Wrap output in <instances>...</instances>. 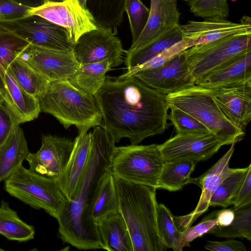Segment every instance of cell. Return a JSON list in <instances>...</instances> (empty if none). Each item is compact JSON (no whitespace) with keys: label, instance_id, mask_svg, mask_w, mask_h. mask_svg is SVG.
<instances>
[{"label":"cell","instance_id":"42","mask_svg":"<svg viewBox=\"0 0 251 251\" xmlns=\"http://www.w3.org/2000/svg\"><path fill=\"white\" fill-rule=\"evenodd\" d=\"M217 226L216 219L207 218L198 225L188 228L182 234V240L184 247H189L190 243L196 238L207 233L208 231Z\"/></svg>","mask_w":251,"mask_h":251},{"label":"cell","instance_id":"19","mask_svg":"<svg viewBox=\"0 0 251 251\" xmlns=\"http://www.w3.org/2000/svg\"><path fill=\"white\" fill-rule=\"evenodd\" d=\"M70 157L58 184L68 201L72 200L86 167L91 149V132H81L74 140Z\"/></svg>","mask_w":251,"mask_h":251},{"label":"cell","instance_id":"37","mask_svg":"<svg viewBox=\"0 0 251 251\" xmlns=\"http://www.w3.org/2000/svg\"><path fill=\"white\" fill-rule=\"evenodd\" d=\"M188 48L187 44L182 40L164 50L145 63L121 75L117 79H124L133 76L137 72L158 68Z\"/></svg>","mask_w":251,"mask_h":251},{"label":"cell","instance_id":"29","mask_svg":"<svg viewBox=\"0 0 251 251\" xmlns=\"http://www.w3.org/2000/svg\"><path fill=\"white\" fill-rule=\"evenodd\" d=\"M31 44L8 31L0 28V97L5 92V75L11 63L20 57Z\"/></svg>","mask_w":251,"mask_h":251},{"label":"cell","instance_id":"11","mask_svg":"<svg viewBox=\"0 0 251 251\" xmlns=\"http://www.w3.org/2000/svg\"><path fill=\"white\" fill-rule=\"evenodd\" d=\"M110 28L98 27L82 34L73 52L80 65L108 61L112 68L120 65L125 51L121 40Z\"/></svg>","mask_w":251,"mask_h":251},{"label":"cell","instance_id":"43","mask_svg":"<svg viewBox=\"0 0 251 251\" xmlns=\"http://www.w3.org/2000/svg\"><path fill=\"white\" fill-rule=\"evenodd\" d=\"M204 248L213 251H246L244 244L238 240L227 239L224 241H208Z\"/></svg>","mask_w":251,"mask_h":251},{"label":"cell","instance_id":"2","mask_svg":"<svg viewBox=\"0 0 251 251\" xmlns=\"http://www.w3.org/2000/svg\"><path fill=\"white\" fill-rule=\"evenodd\" d=\"M91 138L88 162L77 190L57 220L61 240L84 250L102 249L96 222L92 218V209L116 144L106 129L100 126L94 127Z\"/></svg>","mask_w":251,"mask_h":251},{"label":"cell","instance_id":"48","mask_svg":"<svg viewBox=\"0 0 251 251\" xmlns=\"http://www.w3.org/2000/svg\"><path fill=\"white\" fill-rule=\"evenodd\" d=\"M80 4L84 8L87 9L86 3L88 0H78Z\"/></svg>","mask_w":251,"mask_h":251},{"label":"cell","instance_id":"51","mask_svg":"<svg viewBox=\"0 0 251 251\" xmlns=\"http://www.w3.org/2000/svg\"><path fill=\"white\" fill-rule=\"evenodd\" d=\"M4 250L0 248V251H3Z\"/></svg>","mask_w":251,"mask_h":251},{"label":"cell","instance_id":"27","mask_svg":"<svg viewBox=\"0 0 251 251\" xmlns=\"http://www.w3.org/2000/svg\"><path fill=\"white\" fill-rule=\"evenodd\" d=\"M126 0H88L86 7L98 27L110 28L115 32L122 22Z\"/></svg>","mask_w":251,"mask_h":251},{"label":"cell","instance_id":"23","mask_svg":"<svg viewBox=\"0 0 251 251\" xmlns=\"http://www.w3.org/2000/svg\"><path fill=\"white\" fill-rule=\"evenodd\" d=\"M5 92L3 97L20 124L36 119L41 112L39 100L26 92L7 69L5 75Z\"/></svg>","mask_w":251,"mask_h":251},{"label":"cell","instance_id":"33","mask_svg":"<svg viewBox=\"0 0 251 251\" xmlns=\"http://www.w3.org/2000/svg\"><path fill=\"white\" fill-rule=\"evenodd\" d=\"M119 210L114 176L107 172L100 183L94 199L92 218L96 222L102 217Z\"/></svg>","mask_w":251,"mask_h":251},{"label":"cell","instance_id":"41","mask_svg":"<svg viewBox=\"0 0 251 251\" xmlns=\"http://www.w3.org/2000/svg\"><path fill=\"white\" fill-rule=\"evenodd\" d=\"M32 8L20 4L12 0H0V20L9 21L31 14Z\"/></svg>","mask_w":251,"mask_h":251},{"label":"cell","instance_id":"30","mask_svg":"<svg viewBox=\"0 0 251 251\" xmlns=\"http://www.w3.org/2000/svg\"><path fill=\"white\" fill-rule=\"evenodd\" d=\"M234 213L231 223L226 226H216L207 233L216 236L235 238H245L251 240V199L231 208Z\"/></svg>","mask_w":251,"mask_h":251},{"label":"cell","instance_id":"25","mask_svg":"<svg viewBox=\"0 0 251 251\" xmlns=\"http://www.w3.org/2000/svg\"><path fill=\"white\" fill-rule=\"evenodd\" d=\"M112 68L108 61L80 65L68 81L78 90L94 96L105 82L106 73Z\"/></svg>","mask_w":251,"mask_h":251},{"label":"cell","instance_id":"18","mask_svg":"<svg viewBox=\"0 0 251 251\" xmlns=\"http://www.w3.org/2000/svg\"><path fill=\"white\" fill-rule=\"evenodd\" d=\"M150 14L147 24L137 40L127 51L139 49L178 27L180 13L177 0H150Z\"/></svg>","mask_w":251,"mask_h":251},{"label":"cell","instance_id":"31","mask_svg":"<svg viewBox=\"0 0 251 251\" xmlns=\"http://www.w3.org/2000/svg\"><path fill=\"white\" fill-rule=\"evenodd\" d=\"M182 40L179 26L160 39L132 51H126L127 72L148 61L164 50Z\"/></svg>","mask_w":251,"mask_h":251},{"label":"cell","instance_id":"21","mask_svg":"<svg viewBox=\"0 0 251 251\" xmlns=\"http://www.w3.org/2000/svg\"><path fill=\"white\" fill-rule=\"evenodd\" d=\"M234 144L208 171L200 176L189 179L188 183L198 185L201 189V194L196 208L190 213L193 223L209 207V202L214 192L220 183L233 170L229 167V161L233 153Z\"/></svg>","mask_w":251,"mask_h":251},{"label":"cell","instance_id":"4","mask_svg":"<svg viewBox=\"0 0 251 251\" xmlns=\"http://www.w3.org/2000/svg\"><path fill=\"white\" fill-rule=\"evenodd\" d=\"M39 102L41 111L52 115L65 129L74 125L80 133L96 126L103 127L94 96L78 90L68 81H50Z\"/></svg>","mask_w":251,"mask_h":251},{"label":"cell","instance_id":"34","mask_svg":"<svg viewBox=\"0 0 251 251\" xmlns=\"http://www.w3.org/2000/svg\"><path fill=\"white\" fill-rule=\"evenodd\" d=\"M250 167L251 164L247 168L233 169L214 192L209 202V207L219 206L226 208L232 205Z\"/></svg>","mask_w":251,"mask_h":251},{"label":"cell","instance_id":"5","mask_svg":"<svg viewBox=\"0 0 251 251\" xmlns=\"http://www.w3.org/2000/svg\"><path fill=\"white\" fill-rule=\"evenodd\" d=\"M169 108H177L203 125L225 144L242 140L245 132L233 124L225 115L213 98L211 89L195 84L173 93L165 95Z\"/></svg>","mask_w":251,"mask_h":251},{"label":"cell","instance_id":"40","mask_svg":"<svg viewBox=\"0 0 251 251\" xmlns=\"http://www.w3.org/2000/svg\"><path fill=\"white\" fill-rule=\"evenodd\" d=\"M20 123L4 99L0 97V146Z\"/></svg>","mask_w":251,"mask_h":251},{"label":"cell","instance_id":"24","mask_svg":"<svg viewBox=\"0 0 251 251\" xmlns=\"http://www.w3.org/2000/svg\"><path fill=\"white\" fill-rule=\"evenodd\" d=\"M29 153L24 132L19 126L0 146V183L19 169Z\"/></svg>","mask_w":251,"mask_h":251},{"label":"cell","instance_id":"28","mask_svg":"<svg viewBox=\"0 0 251 251\" xmlns=\"http://www.w3.org/2000/svg\"><path fill=\"white\" fill-rule=\"evenodd\" d=\"M0 234L9 240L26 242L34 238L35 229L21 220L8 202L2 200L0 205Z\"/></svg>","mask_w":251,"mask_h":251},{"label":"cell","instance_id":"49","mask_svg":"<svg viewBox=\"0 0 251 251\" xmlns=\"http://www.w3.org/2000/svg\"><path fill=\"white\" fill-rule=\"evenodd\" d=\"M67 0H46L47 2H62Z\"/></svg>","mask_w":251,"mask_h":251},{"label":"cell","instance_id":"9","mask_svg":"<svg viewBox=\"0 0 251 251\" xmlns=\"http://www.w3.org/2000/svg\"><path fill=\"white\" fill-rule=\"evenodd\" d=\"M0 28L31 45L55 50L73 51L66 29L38 15L30 14L13 20H0Z\"/></svg>","mask_w":251,"mask_h":251},{"label":"cell","instance_id":"14","mask_svg":"<svg viewBox=\"0 0 251 251\" xmlns=\"http://www.w3.org/2000/svg\"><path fill=\"white\" fill-rule=\"evenodd\" d=\"M133 76L164 95L195 84L184 51L158 68L140 71Z\"/></svg>","mask_w":251,"mask_h":251},{"label":"cell","instance_id":"44","mask_svg":"<svg viewBox=\"0 0 251 251\" xmlns=\"http://www.w3.org/2000/svg\"><path fill=\"white\" fill-rule=\"evenodd\" d=\"M250 199H251V167L249 168L243 182L233 200L232 204L237 206Z\"/></svg>","mask_w":251,"mask_h":251},{"label":"cell","instance_id":"3","mask_svg":"<svg viewBox=\"0 0 251 251\" xmlns=\"http://www.w3.org/2000/svg\"><path fill=\"white\" fill-rule=\"evenodd\" d=\"M119 209L127 227L133 251L168 249L157 227L156 189L114 176Z\"/></svg>","mask_w":251,"mask_h":251},{"label":"cell","instance_id":"45","mask_svg":"<svg viewBox=\"0 0 251 251\" xmlns=\"http://www.w3.org/2000/svg\"><path fill=\"white\" fill-rule=\"evenodd\" d=\"M215 217L217 226H226L229 225L232 222L234 213L231 208L222 209L216 214Z\"/></svg>","mask_w":251,"mask_h":251},{"label":"cell","instance_id":"16","mask_svg":"<svg viewBox=\"0 0 251 251\" xmlns=\"http://www.w3.org/2000/svg\"><path fill=\"white\" fill-rule=\"evenodd\" d=\"M182 40L189 48L208 44L223 37L239 32L251 31V19L243 16L239 23L226 18L211 17L202 21H188L179 25Z\"/></svg>","mask_w":251,"mask_h":251},{"label":"cell","instance_id":"50","mask_svg":"<svg viewBox=\"0 0 251 251\" xmlns=\"http://www.w3.org/2000/svg\"><path fill=\"white\" fill-rule=\"evenodd\" d=\"M185 1L188 2V1H189L190 0H184Z\"/></svg>","mask_w":251,"mask_h":251},{"label":"cell","instance_id":"7","mask_svg":"<svg viewBox=\"0 0 251 251\" xmlns=\"http://www.w3.org/2000/svg\"><path fill=\"white\" fill-rule=\"evenodd\" d=\"M4 188L10 196L34 208L44 210L56 220L68 201L55 179L23 165L4 181Z\"/></svg>","mask_w":251,"mask_h":251},{"label":"cell","instance_id":"6","mask_svg":"<svg viewBox=\"0 0 251 251\" xmlns=\"http://www.w3.org/2000/svg\"><path fill=\"white\" fill-rule=\"evenodd\" d=\"M163 163L158 145L115 146L107 171L113 176L125 181L157 189Z\"/></svg>","mask_w":251,"mask_h":251},{"label":"cell","instance_id":"36","mask_svg":"<svg viewBox=\"0 0 251 251\" xmlns=\"http://www.w3.org/2000/svg\"><path fill=\"white\" fill-rule=\"evenodd\" d=\"M187 3L191 13L197 17L227 19L229 15L227 0H190Z\"/></svg>","mask_w":251,"mask_h":251},{"label":"cell","instance_id":"39","mask_svg":"<svg viewBox=\"0 0 251 251\" xmlns=\"http://www.w3.org/2000/svg\"><path fill=\"white\" fill-rule=\"evenodd\" d=\"M168 114L170 120L176 129L179 132H204L209 130L201 122L185 112L174 107H170Z\"/></svg>","mask_w":251,"mask_h":251},{"label":"cell","instance_id":"20","mask_svg":"<svg viewBox=\"0 0 251 251\" xmlns=\"http://www.w3.org/2000/svg\"><path fill=\"white\" fill-rule=\"evenodd\" d=\"M249 81H251V50L234 57L210 71L198 79L195 84L214 89Z\"/></svg>","mask_w":251,"mask_h":251},{"label":"cell","instance_id":"26","mask_svg":"<svg viewBox=\"0 0 251 251\" xmlns=\"http://www.w3.org/2000/svg\"><path fill=\"white\" fill-rule=\"evenodd\" d=\"M8 69L18 84L38 100L46 93L50 81L21 56L11 63Z\"/></svg>","mask_w":251,"mask_h":251},{"label":"cell","instance_id":"32","mask_svg":"<svg viewBox=\"0 0 251 251\" xmlns=\"http://www.w3.org/2000/svg\"><path fill=\"white\" fill-rule=\"evenodd\" d=\"M196 163L191 161L164 162L158 178V189L171 192L181 189L188 184Z\"/></svg>","mask_w":251,"mask_h":251},{"label":"cell","instance_id":"22","mask_svg":"<svg viewBox=\"0 0 251 251\" xmlns=\"http://www.w3.org/2000/svg\"><path fill=\"white\" fill-rule=\"evenodd\" d=\"M101 249L108 251H133L130 236L119 210L96 221Z\"/></svg>","mask_w":251,"mask_h":251},{"label":"cell","instance_id":"47","mask_svg":"<svg viewBox=\"0 0 251 251\" xmlns=\"http://www.w3.org/2000/svg\"><path fill=\"white\" fill-rule=\"evenodd\" d=\"M13 1L32 9L40 7L46 3V0H12Z\"/></svg>","mask_w":251,"mask_h":251},{"label":"cell","instance_id":"38","mask_svg":"<svg viewBox=\"0 0 251 251\" xmlns=\"http://www.w3.org/2000/svg\"><path fill=\"white\" fill-rule=\"evenodd\" d=\"M125 11L129 18L132 36V43H133L139 38L147 24L150 9L140 0H126Z\"/></svg>","mask_w":251,"mask_h":251},{"label":"cell","instance_id":"46","mask_svg":"<svg viewBox=\"0 0 251 251\" xmlns=\"http://www.w3.org/2000/svg\"><path fill=\"white\" fill-rule=\"evenodd\" d=\"M173 219L176 228L182 234L193 223L190 214L180 216L173 215Z\"/></svg>","mask_w":251,"mask_h":251},{"label":"cell","instance_id":"10","mask_svg":"<svg viewBox=\"0 0 251 251\" xmlns=\"http://www.w3.org/2000/svg\"><path fill=\"white\" fill-rule=\"evenodd\" d=\"M224 143L210 131L179 132L158 148L164 162L191 161L196 163L211 157Z\"/></svg>","mask_w":251,"mask_h":251},{"label":"cell","instance_id":"15","mask_svg":"<svg viewBox=\"0 0 251 251\" xmlns=\"http://www.w3.org/2000/svg\"><path fill=\"white\" fill-rule=\"evenodd\" d=\"M21 57L50 81H68L80 66L73 51L51 50L31 45Z\"/></svg>","mask_w":251,"mask_h":251},{"label":"cell","instance_id":"13","mask_svg":"<svg viewBox=\"0 0 251 251\" xmlns=\"http://www.w3.org/2000/svg\"><path fill=\"white\" fill-rule=\"evenodd\" d=\"M74 141L51 135H43L40 149L25 159L29 169L55 179L64 172L74 147Z\"/></svg>","mask_w":251,"mask_h":251},{"label":"cell","instance_id":"1","mask_svg":"<svg viewBox=\"0 0 251 251\" xmlns=\"http://www.w3.org/2000/svg\"><path fill=\"white\" fill-rule=\"evenodd\" d=\"M103 127L115 143L127 138L131 145L163 134L168 128L165 95L134 76L105 81L94 95Z\"/></svg>","mask_w":251,"mask_h":251},{"label":"cell","instance_id":"17","mask_svg":"<svg viewBox=\"0 0 251 251\" xmlns=\"http://www.w3.org/2000/svg\"><path fill=\"white\" fill-rule=\"evenodd\" d=\"M211 93L226 117L245 132L251 120V81L211 89Z\"/></svg>","mask_w":251,"mask_h":251},{"label":"cell","instance_id":"35","mask_svg":"<svg viewBox=\"0 0 251 251\" xmlns=\"http://www.w3.org/2000/svg\"><path fill=\"white\" fill-rule=\"evenodd\" d=\"M173 215L164 204L158 203L157 224L159 233L168 249L182 251L184 247L182 233L176 228L173 219Z\"/></svg>","mask_w":251,"mask_h":251},{"label":"cell","instance_id":"12","mask_svg":"<svg viewBox=\"0 0 251 251\" xmlns=\"http://www.w3.org/2000/svg\"><path fill=\"white\" fill-rule=\"evenodd\" d=\"M31 14L38 15L64 27L69 41L73 44L83 33L98 27L91 13L83 7L78 0L47 2L32 9Z\"/></svg>","mask_w":251,"mask_h":251},{"label":"cell","instance_id":"8","mask_svg":"<svg viewBox=\"0 0 251 251\" xmlns=\"http://www.w3.org/2000/svg\"><path fill=\"white\" fill-rule=\"evenodd\" d=\"M251 50V31L230 35L184 50L189 71L196 82L234 57Z\"/></svg>","mask_w":251,"mask_h":251}]
</instances>
